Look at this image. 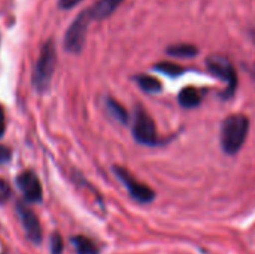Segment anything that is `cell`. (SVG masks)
I'll return each instance as SVG.
<instances>
[{"label":"cell","mask_w":255,"mask_h":254,"mask_svg":"<svg viewBox=\"0 0 255 254\" xmlns=\"http://www.w3.org/2000/svg\"><path fill=\"white\" fill-rule=\"evenodd\" d=\"M112 169H114V174L117 175V178L126 186V189L128 190L130 196H131L134 201H137V202H140V204H149V202L154 201L155 192H154L151 187H148L146 184L139 183V181H137L126 168L114 166Z\"/></svg>","instance_id":"cell-6"},{"label":"cell","mask_w":255,"mask_h":254,"mask_svg":"<svg viewBox=\"0 0 255 254\" xmlns=\"http://www.w3.org/2000/svg\"><path fill=\"white\" fill-rule=\"evenodd\" d=\"M178 102L182 108L185 109H193L196 106L200 105L202 102V94L197 88L194 87H185L184 90H181L179 96H178Z\"/></svg>","instance_id":"cell-10"},{"label":"cell","mask_w":255,"mask_h":254,"mask_svg":"<svg viewBox=\"0 0 255 254\" xmlns=\"http://www.w3.org/2000/svg\"><path fill=\"white\" fill-rule=\"evenodd\" d=\"M133 136L134 139L148 147H157L161 144V139L158 138L155 123L152 117L142 108L137 106L134 112V121H133Z\"/></svg>","instance_id":"cell-4"},{"label":"cell","mask_w":255,"mask_h":254,"mask_svg":"<svg viewBox=\"0 0 255 254\" xmlns=\"http://www.w3.org/2000/svg\"><path fill=\"white\" fill-rule=\"evenodd\" d=\"M134 79H136V82L139 84V87H140L143 91L149 93V94H157V93H161V91H163L161 82H160L157 78L151 76V75H137Z\"/></svg>","instance_id":"cell-11"},{"label":"cell","mask_w":255,"mask_h":254,"mask_svg":"<svg viewBox=\"0 0 255 254\" xmlns=\"http://www.w3.org/2000/svg\"><path fill=\"white\" fill-rule=\"evenodd\" d=\"M12 159V151L6 145H0V165L7 163Z\"/></svg>","instance_id":"cell-18"},{"label":"cell","mask_w":255,"mask_h":254,"mask_svg":"<svg viewBox=\"0 0 255 254\" xmlns=\"http://www.w3.org/2000/svg\"><path fill=\"white\" fill-rule=\"evenodd\" d=\"M124 0H99L96 4L87 9V13L91 21H100L114 13V10L123 3Z\"/></svg>","instance_id":"cell-9"},{"label":"cell","mask_w":255,"mask_h":254,"mask_svg":"<svg viewBox=\"0 0 255 254\" xmlns=\"http://www.w3.org/2000/svg\"><path fill=\"white\" fill-rule=\"evenodd\" d=\"M106 108L109 111V114L117 120L120 121L121 124H127L128 123V112L114 99H106Z\"/></svg>","instance_id":"cell-14"},{"label":"cell","mask_w":255,"mask_h":254,"mask_svg":"<svg viewBox=\"0 0 255 254\" xmlns=\"http://www.w3.org/2000/svg\"><path fill=\"white\" fill-rule=\"evenodd\" d=\"M57 66V54H55V45L52 40H48L40 51V55L34 64L33 76H31V85L37 93L48 91L54 72Z\"/></svg>","instance_id":"cell-2"},{"label":"cell","mask_w":255,"mask_h":254,"mask_svg":"<svg viewBox=\"0 0 255 254\" xmlns=\"http://www.w3.org/2000/svg\"><path fill=\"white\" fill-rule=\"evenodd\" d=\"M10 195H12V190H10L9 184L0 178V204H4L10 198Z\"/></svg>","instance_id":"cell-17"},{"label":"cell","mask_w":255,"mask_h":254,"mask_svg":"<svg viewBox=\"0 0 255 254\" xmlns=\"http://www.w3.org/2000/svg\"><path fill=\"white\" fill-rule=\"evenodd\" d=\"M72 243H73L78 254H99L97 246L87 237L78 235V237L72 238Z\"/></svg>","instance_id":"cell-13"},{"label":"cell","mask_w":255,"mask_h":254,"mask_svg":"<svg viewBox=\"0 0 255 254\" xmlns=\"http://www.w3.org/2000/svg\"><path fill=\"white\" fill-rule=\"evenodd\" d=\"M154 69H155L157 72H160V73H163V75H167V76H172V78L181 76V75L185 72L184 67H181V66L176 64V63H170V61L158 63V64L154 66Z\"/></svg>","instance_id":"cell-15"},{"label":"cell","mask_w":255,"mask_h":254,"mask_svg":"<svg viewBox=\"0 0 255 254\" xmlns=\"http://www.w3.org/2000/svg\"><path fill=\"white\" fill-rule=\"evenodd\" d=\"M166 52L169 55H173V57H178V58H190V57L197 55L199 49H197V46L190 45V43H178V45L169 46Z\"/></svg>","instance_id":"cell-12"},{"label":"cell","mask_w":255,"mask_h":254,"mask_svg":"<svg viewBox=\"0 0 255 254\" xmlns=\"http://www.w3.org/2000/svg\"><path fill=\"white\" fill-rule=\"evenodd\" d=\"M82 0H58V6L61 9H72L75 6H78Z\"/></svg>","instance_id":"cell-19"},{"label":"cell","mask_w":255,"mask_h":254,"mask_svg":"<svg viewBox=\"0 0 255 254\" xmlns=\"http://www.w3.org/2000/svg\"><path fill=\"white\" fill-rule=\"evenodd\" d=\"M16 184L22 192L25 201L40 202L42 201V186L37 175L31 171H25L16 177Z\"/></svg>","instance_id":"cell-8"},{"label":"cell","mask_w":255,"mask_h":254,"mask_svg":"<svg viewBox=\"0 0 255 254\" xmlns=\"http://www.w3.org/2000/svg\"><path fill=\"white\" fill-rule=\"evenodd\" d=\"M91 19L87 13V9L82 10L69 25L66 34H64V49L72 54H79L85 45V37H87V30L90 25Z\"/></svg>","instance_id":"cell-5"},{"label":"cell","mask_w":255,"mask_h":254,"mask_svg":"<svg viewBox=\"0 0 255 254\" xmlns=\"http://www.w3.org/2000/svg\"><path fill=\"white\" fill-rule=\"evenodd\" d=\"M4 129H6V123H4V111L0 106V138L4 135Z\"/></svg>","instance_id":"cell-20"},{"label":"cell","mask_w":255,"mask_h":254,"mask_svg":"<svg viewBox=\"0 0 255 254\" xmlns=\"http://www.w3.org/2000/svg\"><path fill=\"white\" fill-rule=\"evenodd\" d=\"M51 253L52 254H61L63 253V240L60 237V234L54 232L51 235Z\"/></svg>","instance_id":"cell-16"},{"label":"cell","mask_w":255,"mask_h":254,"mask_svg":"<svg viewBox=\"0 0 255 254\" xmlns=\"http://www.w3.org/2000/svg\"><path fill=\"white\" fill-rule=\"evenodd\" d=\"M250 132V120L242 114L227 117L221 126V147L224 153L233 156L244 147Z\"/></svg>","instance_id":"cell-1"},{"label":"cell","mask_w":255,"mask_h":254,"mask_svg":"<svg viewBox=\"0 0 255 254\" xmlns=\"http://www.w3.org/2000/svg\"><path fill=\"white\" fill-rule=\"evenodd\" d=\"M16 213L19 216L21 225H22L28 240L36 243V244H39L42 241V228H40L37 216L28 207H25L22 202L16 204Z\"/></svg>","instance_id":"cell-7"},{"label":"cell","mask_w":255,"mask_h":254,"mask_svg":"<svg viewBox=\"0 0 255 254\" xmlns=\"http://www.w3.org/2000/svg\"><path fill=\"white\" fill-rule=\"evenodd\" d=\"M206 67L209 69V72L214 76L220 78L221 81H224L227 84V88L223 93V99L233 97L236 87H238V75H236V69H235L233 63L224 55L214 54L206 58Z\"/></svg>","instance_id":"cell-3"}]
</instances>
